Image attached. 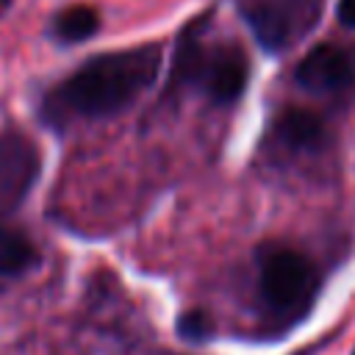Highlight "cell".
<instances>
[{"label": "cell", "instance_id": "obj_1", "mask_svg": "<svg viewBox=\"0 0 355 355\" xmlns=\"http://www.w3.org/2000/svg\"><path fill=\"white\" fill-rule=\"evenodd\" d=\"M161 61L158 44L122 53H103L75 69L53 94L50 105L75 116H111L125 111L155 80Z\"/></svg>", "mask_w": 355, "mask_h": 355}, {"label": "cell", "instance_id": "obj_2", "mask_svg": "<svg viewBox=\"0 0 355 355\" xmlns=\"http://www.w3.org/2000/svg\"><path fill=\"white\" fill-rule=\"evenodd\" d=\"M322 6L324 0H239L244 22L269 53H283L311 33Z\"/></svg>", "mask_w": 355, "mask_h": 355}, {"label": "cell", "instance_id": "obj_3", "mask_svg": "<svg viewBox=\"0 0 355 355\" xmlns=\"http://www.w3.org/2000/svg\"><path fill=\"white\" fill-rule=\"evenodd\" d=\"M175 78L197 80L216 103H230L241 94L247 83V64L236 47H225L214 55H205L202 47L183 44L175 61Z\"/></svg>", "mask_w": 355, "mask_h": 355}, {"label": "cell", "instance_id": "obj_4", "mask_svg": "<svg viewBox=\"0 0 355 355\" xmlns=\"http://www.w3.org/2000/svg\"><path fill=\"white\" fill-rule=\"evenodd\" d=\"M261 288L272 308L291 311L308 302L313 291V269L300 252L275 247L261 258Z\"/></svg>", "mask_w": 355, "mask_h": 355}, {"label": "cell", "instance_id": "obj_5", "mask_svg": "<svg viewBox=\"0 0 355 355\" xmlns=\"http://www.w3.org/2000/svg\"><path fill=\"white\" fill-rule=\"evenodd\" d=\"M39 175V153L17 130L0 133V214L14 211Z\"/></svg>", "mask_w": 355, "mask_h": 355}, {"label": "cell", "instance_id": "obj_6", "mask_svg": "<svg viewBox=\"0 0 355 355\" xmlns=\"http://www.w3.org/2000/svg\"><path fill=\"white\" fill-rule=\"evenodd\" d=\"M297 83L308 92H338L352 83V61L341 47L319 44L297 67Z\"/></svg>", "mask_w": 355, "mask_h": 355}, {"label": "cell", "instance_id": "obj_7", "mask_svg": "<svg viewBox=\"0 0 355 355\" xmlns=\"http://www.w3.org/2000/svg\"><path fill=\"white\" fill-rule=\"evenodd\" d=\"M275 130H277L280 141L288 144V147H313L322 139V122H319V116L311 114V111H302V108L286 111L277 119Z\"/></svg>", "mask_w": 355, "mask_h": 355}, {"label": "cell", "instance_id": "obj_8", "mask_svg": "<svg viewBox=\"0 0 355 355\" xmlns=\"http://www.w3.org/2000/svg\"><path fill=\"white\" fill-rule=\"evenodd\" d=\"M36 263L33 244L11 227H0V277H14Z\"/></svg>", "mask_w": 355, "mask_h": 355}, {"label": "cell", "instance_id": "obj_9", "mask_svg": "<svg viewBox=\"0 0 355 355\" xmlns=\"http://www.w3.org/2000/svg\"><path fill=\"white\" fill-rule=\"evenodd\" d=\"M100 25V17L92 6H69L64 8L55 22H53V33L61 39V42H83L89 39Z\"/></svg>", "mask_w": 355, "mask_h": 355}, {"label": "cell", "instance_id": "obj_10", "mask_svg": "<svg viewBox=\"0 0 355 355\" xmlns=\"http://www.w3.org/2000/svg\"><path fill=\"white\" fill-rule=\"evenodd\" d=\"M178 327H180V336L189 341H200L208 336V319L202 313H186Z\"/></svg>", "mask_w": 355, "mask_h": 355}, {"label": "cell", "instance_id": "obj_11", "mask_svg": "<svg viewBox=\"0 0 355 355\" xmlns=\"http://www.w3.org/2000/svg\"><path fill=\"white\" fill-rule=\"evenodd\" d=\"M338 19L347 28H355V0H338Z\"/></svg>", "mask_w": 355, "mask_h": 355}, {"label": "cell", "instance_id": "obj_12", "mask_svg": "<svg viewBox=\"0 0 355 355\" xmlns=\"http://www.w3.org/2000/svg\"><path fill=\"white\" fill-rule=\"evenodd\" d=\"M352 355H355V352H352Z\"/></svg>", "mask_w": 355, "mask_h": 355}]
</instances>
